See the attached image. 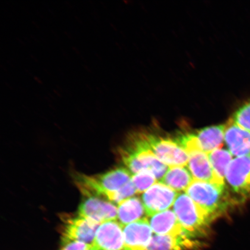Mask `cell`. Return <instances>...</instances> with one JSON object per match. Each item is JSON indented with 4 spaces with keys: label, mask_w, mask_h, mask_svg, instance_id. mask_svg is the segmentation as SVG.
<instances>
[{
    "label": "cell",
    "mask_w": 250,
    "mask_h": 250,
    "mask_svg": "<svg viewBox=\"0 0 250 250\" xmlns=\"http://www.w3.org/2000/svg\"><path fill=\"white\" fill-rule=\"evenodd\" d=\"M208 156L215 174L225 182L227 168L232 161V155L228 150L219 149L209 153Z\"/></svg>",
    "instance_id": "cell-19"
},
{
    "label": "cell",
    "mask_w": 250,
    "mask_h": 250,
    "mask_svg": "<svg viewBox=\"0 0 250 250\" xmlns=\"http://www.w3.org/2000/svg\"><path fill=\"white\" fill-rule=\"evenodd\" d=\"M100 225L78 216L68 219L62 231V245L71 242H80L92 246Z\"/></svg>",
    "instance_id": "cell-9"
},
{
    "label": "cell",
    "mask_w": 250,
    "mask_h": 250,
    "mask_svg": "<svg viewBox=\"0 0 250 250\" xmlns=\"http://www.w3.org/2000/svg\"><path fill=\"white\" fill-rule=\"evenodd\" d=\"M186 192L213 220L227 208L226 187L194 180Z\"/></svg>",
    "instance_id": "cell-4"
},
{
    "label": "cell",
    "mask_w": 250,
    "mask_h": 250,
    "mask_svg": "<svg viewBox=\"0 0 250 250\" xmlns=\"http://www.w3.org/2000/svg\"><path fill=\"white\" fill-rule=\"evenodd\" d=\"M143 136L153 154L168 167H186L188 163V154L176 141L148 134Z\"/></svg>",
    "instance_id": "cell-5"
},
{
    "label": "cell",
    "mask_w": 250,
    "mask_h": 250,
    "mask_svg": "<svg viewBox=\"0 0 250 250\" xmlns=\"http://www.w3.org/2000/svg\"><path fill=\"white\" fill-rule=\"evenodd\" d=\"M226 180L237 195L250 199V156L233 159L227 168Z\"/></svg>",
    "instance_id": "cell-7"
},
{
    "label": "cell",
    "mask_w": 250,
    "mask_h": 250,
    "mask_svg": "<svg viewBox=\"0 0 250 250\" xmlns=\"http://www.w3.org/2000/svg\"><path fill=\"white\" fill-rule=\"evenodd\" d=\"M132 175L127 168L118 167L98 176H79L76 184L86 197L104 198L117 203L118 190L132 180Z\"/></svg>",
    "instance_id": "cell-2"
},
{
    "label": "cell",
    "mask_w": 250,
    "mask_h": 250,
    "mask_svg": "<svg viewBox=\"0 0 250 250\" xmlns=\"http://www.w3.org/2000/svg\"><path fill=\"white\" fill-rule=\"evenodd\" d=\"M225 142L228 151L236 158L250 156V132L237 126L231 119L226 124Z\"/></svg>",
    "instance_id": "cell-13"
},
{
    "label": "cell",
    "mask_w": 250,
    "mask_h": 250,
    "mask_svg": "<svg viewBox=\"0 0 250 250\" xmlns=\"http://www.w3.org/2000/svg\"><path fill=\"white\" fill-rule=\"evenodd\" d=\"M87 250H98L95 248H94L93 246H91L90 247V248L87 249Z\"/></svg>",
    "instance_id": "cell-24"
},
{
    "label": "cell",
    "mask_w": 250,
    "mask_h": 250,
    "mask_svg": "<svg viewBox=\"0 0 250 250\" xmlns=\"http://www.w3.org/2000/svg\"><path fill=\"white\" fill-rule=\"evenodd\" d=\"M179 193L160 183L143 193L142 202L148 217L167 211L173 206Z\"/></svg>",
    "instance_id": "cell-6"
},
{
    "label": "cell",
    "mask_w": 250,
    "mask_h": 250,
    "mask_svg": "<svg viewBox=\"0 0 250 250\" xmlns=\"http://www.w3.org/2000/svg\"><path fill=\"white\" fill-rule=\"evenodd\" d=\"M233 123L250 132V101L244 103L231 118Z\"/></svg>",
    "instance_id": "cell-22"
},
{
    "label": "cell",
    "mask_w": 250,
    "mask_h": 250,
    "mask_svg": "<svg viewBox=\"0 0 250 250\" xmlns=\"http://www.w3.org/2000/svg\"><path fill=\"white\" fill-rule=\"evenodd\" d=\"M148 220L155 234H158V235H167V234L178 235V234L184 233L188 234L181 226L174 212L171 210H167L152 215L150 217L149 220L148 219Z\"/></svg>",
    "instance_id": "cell-15"
},
{
    "label": "cell",
    "mask_w": 250,
    "mask_h": 250,
    "mask_svg": "<svg viewBox=\"0 0 250 250\" xmlns=\"http://www.w3.org/2000/svg\"><path fill=\"white\" fill-rule=\"evenodd\" d=\"M152 233L146 218L124 226V250H146L151 241Z\"/></svg>",
    "instance_id": "cell-11"
},
{
    "label": "cell",
    "mask_w": 250,
    "mask_h": 250,
    "mask_svg": "<svg viewBox=\"0 0 250 250\" xmlns=\"http://www.w3.org/2000/svg\"><path fill=\"white\" fill-rule=\"evenodd\" d=\"M226 125H216L203 128L196 133L203 152L208 154L223 147Z\"/></svg>",
    "instance_id": "cell-16"
},
{
    "label": "cell",
    "mask_w": 250,
    "mask_h": 250,
    "mask_svg": "<svg viewBox=\"0 0 250 250\" xmlns=\"http://www.w3.org/2000/svg\"><path fill=\"white\" fill-rule=\"evenodd\" d=\"M90 246L83 242H71L62 245L61 250H87Z\"/></svg>",
    "instance_id": "cell-23"
},
{
    "label": "cell",
    "mask_w": 250,
    "mask_h": 250,
    "mask_svg": "<svg viewBox=\"0 0 250 250\" xmlns=\"http://www.w3.org/2000/svg\"><path fill=\"white\" fill-rule=\"evenodd\" d=\"M187 165L195 180L226 187V183L219 179L215 174L208 154L205 152L198 151L189 155Z\"/></svg>",
    "instance_id": "cell-14"
},
{
    "label": "cell",
    "mask_w": 250,
    "mask_h": 250,
    "mask_svg": "<svg viewBox=\"0 0 250 250\" xmlns=\"http://www.w3.org/2000/svg\"><path fill=\"white\" fill-rule=\"evenodd\" d=\"M92 246L98 250H124V226L117 221L100 225Z\"/></svg>",
    "instance_id": "cell-10"
},
{
    "label": "cell",
    "mask_w": 250,
    "mask_h": 250,
    "mask_svg": "<svg viewBox=\"0 0 250 250\" xmlns=\"http://www.w3.org/2000/svg\"><path fill=\"white\" fill-rule=\"evenodd\" d=\"M121 160L131 173L152 172L157 181L163 178L169 167L161 162L148 147L143 133L130 135L126 145L119 151Z\"/></svg>",
    "instance_id": "cell-1"
},
{
    "label": "cell",
    "mask_w": 250,
    "mask_h": 250,
    "mask_svg": "<svg viewBox=\"0 0 250 250\" xmlns=\"http://www.w3.org/2000/svg\"><path fill=\"white\" fill-rule=\"evenodd\" d=\"M78 216L101 225L117 220L118 207L111 202L98 197H87L79 206Z\"/></svg>",
    "instance_id": "cell-8"
},
{
    "label": "cell",
    "mask_w": 250,
    "mask_h": 250,
    "mask_svg": "<svg viewBox=\"0 0 250 250\" xmlns=\"http://www.w3.org/2000/svg\"><path fill=\"white\" fill-rule=\"evenodd\" d=\"M194 179L188 168L186 167H169L164 177L158 183L164 184L175 191H184L188 189Z\"/></svg>",
    "instance_id": "cell-18"
},
{
    "label": "cell",
    "mask_w": 250,
    "mask_h": 250,
    "mask_svg": "<svg viewBox=\"0 0 250 250\" xmlns=\"http://www.w3.org/2000/svg\"><path fill=\"white\" fill-rule=\"evenodd\" d=\"M145 213L143 202L135 197L124 200L118 204L117 220L124 227L144 218Z\"/></svg>",
    "instance_id": "cell-17"
},
{
    "label": "cell",
    "mask_w": 250,
    "mask_h": 250,
    "mask_svg": "<svg viewBox=\"0 0 250 250\" xmlns=\"http://www.w3.org/2000/svg\"><path fill=\"white\" fill-rule=\"evenodd\" d=\"M188 155L198 151H203L196 133L181 134L175 140Z\"/></svg>",
    "instance_id": "cell-21"
},
{
    "label": "cell",
    "mask_w": 250,
    "mask_h": 250,
    "mask_svg": "<svg viewBox=\"0 0 250 250\" xmlns=\"http://www.w3.org/2000/svg\"><path fill=\"white\" fill-rule=\"evenodd\" d=\"M173 210L184 230L193 239L203 235L213 220L187 193L178 195Z\"/></svg>",
    "instance_id": "cell-3"
},
{
    "label": "cell",
    "mask_w": 250,
    "mask_h": 250,
    "mask_svg": "<svg viewBox=\"0 0 250 250\" xmlns=\"http://www.w3.org/2000/svg\"><path fill=\"white\" fill-rule=\"evenodd\" d=\"M132 181L136 188L137 194L145 193L157 183L154 174L149 171H143L133 174Z\"/></svg>",
    "instance_id": "cell-20"
},
{
    "label": "cell",
    "mask_w": 250,
    "mask_h": 250,
    "mask_svg": "<svg viewBox=\"0 0 250 250\" xmlns=\"http://www.w3.org/2000/svg\"><path fill=\"white\" fill-rule=\"evenodd\" d=\"M203 244L186 233L178 235H153L146 250H195L203 247Z\"/></svg>",
    "instance_id": "cell-12"
}]
</instances>
